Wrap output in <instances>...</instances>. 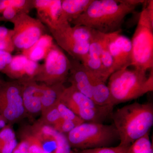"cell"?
Returning <instances> with one entry per match:
<instances>
[{
  "instance_id": "6da1fadb",
  "label": "cell",
  "mask_w": 153,
  "mask_h": 153,
  "mask_svg": "<svg viewBox=\"0 0 153 153\" xmlns=\"http://www.w3.org/2000/svg\"><path fill=\"white\" fill-rule=\"evenodd\" d=\"M141 0H93L86 10L70 22L73 26H85L105 34L121 33L126 16L134 13Z\"/></svg>"
},
{
  "instance_id": "7a4b0ae2",
  "label": "cell",
  "mask_w": 153,
  "mask_h": 153,
  "mask_svg": "<svg viewBox=\"0 0 153 153\" xmlns=\"http://www.w3.org/2000/svg\"><path fill=\"white\" fill-rule=\"evenodd\" d=\"M111 117L119 136V146L128 148L149 133L153 125V103L134 102L113 112Z\"/></svg>"
},
{
  "instance_id": "3957f363",
  "label": "cell",
  "mask_w": 153,
  "mask_h": 153,
  "mask_svg": "<svg viewBox=\"0 0 153 153\" xmlns=\"http://www.w3.org/2000/svg\"><path fill=\"white\" fill-rule=\"evenodd\" d=\"M153 68L147 71L123 68L113 73L108 78L109 88L114 105L136 99L153 90Z\"/></svg>"
},
{
  "instance_id": "277c9868",
  "label": "cell",
  "mask_w": 153,
  "mask_h": 153,
  "mask_svg": "<svg viewBox=\"0 0 153 153\" xmlns=\"http://www.w3.org/2000/svg\"><path fill=\"white\" fill-rule=\"evenodd\" d=\"M71 148L79 150L109 147L120 137L113 125L84 122L66 135Z\"/></svg>"
},
{
  "instance_id": "5b68a950",
  "label": "cell",
  "mask_w": 153,
  "mask_h": 153,
  "mask_svg": "<svg viewBox=\"0 0 153 153\" xmlns=\"http://www.w3.org/2000/svg\"><path fill=\"white\" fill-rule=\"evenodd\" d=\"M49 31L57 46L72 59L82 62L88 54L93 29L85 26H72L67 22L60 23Z\"/></svg>"
},
{
  "instance_id": "8992f818",
  "label": "cell",
  "mask_w": 153,
  "mask_h": 153,
  "mask_svg": "<svg viewBox=\"0 0 153 153\" xmlns=\"http://www.w3.org/2000/svg\"><path fill=\"white\" fill-rule=\"evenodd\" d=\"M131 66L147 71L153 68V20L146 6L140 15L131 40Z\"/></svg>"
},
{
  "instance_id": "52a82bcc",
  "label": "cell",
  "mask_w": 153,
  "mask_h": 153,
  "mask_svg": "<svg viewBox=\"0 0 153 153\" xmlns=\"http://www.w3.org/2000/svg\"><path fill=\"white\" fill-rule=\"evenodd\" d=\"M60 101L84 122L102 123L111 117L113 108L100 107L93 100L70 85L66 87Z\"/></svg>"
},
{
  "instance_id": "ba28073f",
  "label": "cell",
  "mask_w": 153,
  "mask_h": 153,
  "mask_svg": "<svg viewBox=\"0 0 153 153\" xmlns=\"http://www.w3.org/2000/svg\"><path fill=\"white\" fill-rule=\"evenodd\" d=\"M70 60L56 44H54L40 64L34 80L46 85L63 83L67 81Z\"/></svg>"
},
{
  "instance_id": "9c48e42d",
  "label": "cell",
  "mask_w": 153,
  "mask_h": 153,
  "mask_svg": "<svg viewBox=\"0 0 153 153\" xmlns=\"http://www.w3.org/2000/svg\"><path fill=\"white\" fill-rule=\"evenodd\" d=\"M22 90L20 81L0 79V115L8 124L13 126L28 117L23 104Z\"/></svg>"
},
{
  "instance_id": "30bf717a",
  "label": "cell",
  "mask_w": 153,
  "mask_h": 153,
  "mask_svg": "<svg viewBox=\"0 0 153 153\" xmlns=\"http://www.w3.org/2000/svg\"><path fill=\"white\" fill-rule=\"evenodd\" d=\"M11 23L13 25V42L14 47L22 52L32 47L47 33V27L38 19L31 17L29 14H20Z\"/></svg>"
},
{
  "instance_id": "8fae6325",
  "label": "cell",
  "mask_w": 153,
  "mask_h": 153,
  "mask_svg": "<svg viewBox=\"0 0 153 153\" xmlns=\"http://www.w3.org/2000/svg\"><path fill=\"white\" fill-rule=\"evenodd\" d=\"M30 131L44 150L49 153H74L66 135L57 131L52 126L40 119L29 125Z\"/></svg>"
},
{
  "instance_id": "7c38bea8",
  "label": "cell",
  "mask_w": 153,
  "mask_h": 153,
  "mask_svg": "<svg viewBox=\"0 0 153 153\" xmlns=\"http://www.w3.org/2000/svg\"><path fill=\"white\" fill-rule=\"evenodd\" d=\"M108 49L114 60L113 71L131 66V40L121 33L107 34Z\"/></svg>"
},
{
  "instance_id": "4fadbf2b",
  "label": "cell",
  "mask_w": 153,
  "mask_h": 153,
  "mask_svg": "<svg viewBox=\"0 0 153 153\" xmlns=\"http://www.w3.org/2000/svg\"><path fill=\"white\" fill-rule=\"evenodd\" d=\"M40 64L28 59L22 54L13 55L8 65L1 73L13 80L23 82L34 79Z\"/></svg>"
},
{
  "instance_id": "5bb4252c",
  "label": "cell",
  "mask_w": 153,
  "mask_h": 153,
  "mask_svg": "<svg viewBox=\"0 0 153 153\" xmlns=\"http://www.w3.org/2000/svg\"><path fill=\"white\" fill-rule=\"evenodd\" d=\"M21 82L24 107L28 117L32 119L41 113L42 84L34 79Z\"/></svg>"
},
{
  "instance_id": "9a60e30c",
  "label": "cell",
  "mask_w": 153,
  "mask_h": 153,
  "mask_svg": "<svg viewBox=\"0 0 153 153\" xmlns=\"http://www.w3.org/2000/svg\"><path fill=\"white\" fill-rule=\"evenodd\" d=\"M38 19L48 30L59 24L62 0H33Z\"/></svg>"
},
{
  "instance_id": "2e32d148",
  "label": "cell",
  "mask_w": 153,
  "mask_h": 153,
  "mask_svg": "<svg viewBox=\"0 0 153 153\" xmlns=\"http://www.w3.org/2000/svg\"><path fill=\"white\" fill-rule=\"evenodd\" d=\"M67 81L71 85L92 100V79L88 71L79 60L71 58Z\"/></svg>"
},
{
  "instance_id": "e0dca14e",
  "label": "cell",
  "mask_w": 153,
  "mask_h": 153,
  "mask_svg": "<svg viewBox=\"0 0 153 153\" xmlns=\"http://www.w3.org/2000/svg\"><path fill=\"white\" fill-rule=\"evenodd\" d=\"M93 0H62L59 24L69 22L83 13Z\"/></svg>"
},
{
  "instance_id": "ac0fdd59",
  "label": "cell",
  "mask_w": 153,
  "mask_h": 153,
  "mask_svg": "<svg viewBox=\"0 0 153 153\" xmlns=\"http://www.w3.org/2000/svg\"><path fill=\"white\" fill-rule=\"evenodd\" d=\"M54 41L51 35L47 33L42 36L32 47L22 51V54L30 60L38 63L45 59L55 44Z\"/></svg>"
},
{
  "instance_id": "d6986e66",
  "label": "cell",
  "mask_w": 153,
  "mask_h": 153,
  "mask_svg": "<svg viewBox=\"0 0 153 153\" xmlns=\"http://www.w3.org/2000/svg\"><path fill=\"white\" fill-rule=\"evenodd\" d=\"M42 84L41 102V114L57 105L66 87L63 83L46 85Z\"/></svg>"
},
{
  "instance_id": "ffe728a7",
  "label": "cell",
  "mask_w": 153,
  "mask_h": 153,
  "mask_svg": "<svg viewBox=\"0 0 153 153\" xmlns=\"http://www.w3.org/2000/svg\"><path fill=\"white\" fill-rule=\"evenodd\" d=\"M89 73L92 79V100L98 106L114 108L109 89L105 82Z\"/></svg>"
},
{
  "instance_id": "44dd1931",
  "label": "cell",
  "mask_w": 153,
  "mask_h": 153,
  "mask_svg": "<svg viewBox=\"0 0 153 153\" xmlns=\"http://www.w3.org/2000/svg\"><path fill=\"white\" fill-rule=\"evenodd\" d=\"M18 143L13 126L7 125L0 130V153H13Z\"/></svg>"
},
{
  "instance_id": "7402d4cb",
  "label": "cell",
  "mask_w": 153,
  "mask_h": 153,
  "mask_svg": "<svg viewBox=\"0 0 153 153\" xmlns=\"http://www.w3.org/2000/svg\"><path fill=\"white\" fill-rule=\"evenodd\" d=\"M20 139L25 140L27 143L30 153H49L44 150L40 143L30 131L29 125H24L19 130Z\"/></svg>"
},
{
  "instance_id": "603a6c76",
  "label": "cell",
  "mask_w": 153,
  "mask_h": 153,
  "mask_svg": "<svg viewBox=\"0 0 153 153\" xmlns=\"http://www.w3.org/2000/svg\"><path fill=\"white\" fill-rule=\"evenodd\" d=\"M100 60L105 80L107 82V80L113 72L114 66L113 58L110 52L108 44L107 34H105L102 42Z\"/></svg>"
},
{
  "instance_id": "cb8c5ba5",
  "label": "cell",
  "mask_w": 153,
  "mask_h": 153,
  "mask_svg": "<svg viewBox=\"0 0 153 153\" xmlns=\"http://www.w3.org/2000/svg\"><path fill=\"white\" fill-rule=\"evenodd\" d=\"M126 153H153V145L149 133L137 140L128 147Z\"/></svg>"
},
{
  "instance_id": "d4e9b609",
  "label": "cell",
  "mask_w": 153,
  "mask_h": 153,
  "mask_svg": "<svg viewBox=\"0 0 153 153\" xmlns=\"http://www.w3.org/2000/svg\"><path fill=\"white\" fill-rule=\"evenodd\" d=\"M13 30L0 26V50L12 54L15 50L13 42Z\"/></svg>"
},
{
  "instance_id": "484cf974",
  "label": "cell",
  "mask_w": 153,
  "mask_h": 153,
  "mask_svg": "<svg viewBox=\"0 0 153 153\" xmlns=\"http://www.w3.org/2000/svg\"><path fill=\"white\" fill-rule=\"evenodd\" d=\"M62 119L64 120L73 122L77 125L81 124L84 122L64 103L60 101L56 105Z\"/></svg>"
},
{
  "instance_id": "4316f807",
  "label": "cell",
  "mask_w": 153,
  "mask_h": 153,
  "mask_svg": "<svg viewBox=\"0 0 153 153\" xmlns=\"http://www.w3.org/2000/svg\"><path fill=\"white\" fill-rule=\"evenodd\" d=\"M41 115V117L39 119L45 123L52 126L56 125L62 119L56 105Z\"/></svg>"
},
{
  "instance_id": "83f0119b",
  "label": "cell",
  "mask_w": 153,
  "mask_h": 153,
  "mask_svg": "<svg viewBox=\"0 0 153 153\" xmlns=\"http://www.w3.org/2000/svg\"><path fill=\"white\" fill-rule=\"evenodd\" d=\"M127 148L123 147L118 146L115 147H109L74 151V153H126Z\"/></svg>"
},
{
  "instance_id": "f1b7e54d",
  "label": "cell",
  "mask_w": 153,
  "mask_h": 153,
  "mask_svg": "<svg viewBox=\"0 0 153 153\" xmlns=\"http://www.w3.org/2000/svg\"><path fill=\"white\" fill-rule=\"evenodd\" d=\"M77 126L73 122L64 120L61 119L59 122L53 127L57 131L66 135Z\"/></svg>"
},
{
  "instance_id": "f546056e",
  "label": "cell",
  "mask_w": 153,
  "mask_h": 153,
  "mask_svg": "<svg viewBox=\"0 0 153 153\" xmlns=\"http://www.w3.org/2000/svg\"><path fill=\"white\" fill-rule=\"evenodd\" d=\"M13 55L11 53L0 50V72H1L10 62Z\"/></svg>"
},
{
  "instance_id": "4dcf8cb0",
  "label": "cell",
  "mask_w": 153,
  "mask_h": 153,
  "mask_svg": "<svg viewBox=\"0 0 153 153\" xmlns=\"http://www.w3.org/2000/svg\"><path fill=\"white\" fill-rule=\"evenodd\" d=\"M13 153H30L28 149L27 143L25 140L20 139Z\"/></svg>"
},
{
  "instance_id": "1f68e13d",
  "label": "cell",
  "mask_w": 153,
  "mask_h": 153,
  "mask_svg": "<svg viewBox=\"0 0 153 153\" xmlns=\"http://www.w3.org/2000/svg\"><path fill=\"white\" fill-rule=\"evenodd\" d=\"M7 125H8L7 122L5 119L0 115V130L4 128Z\"/></svg>"
}]
</instances>
